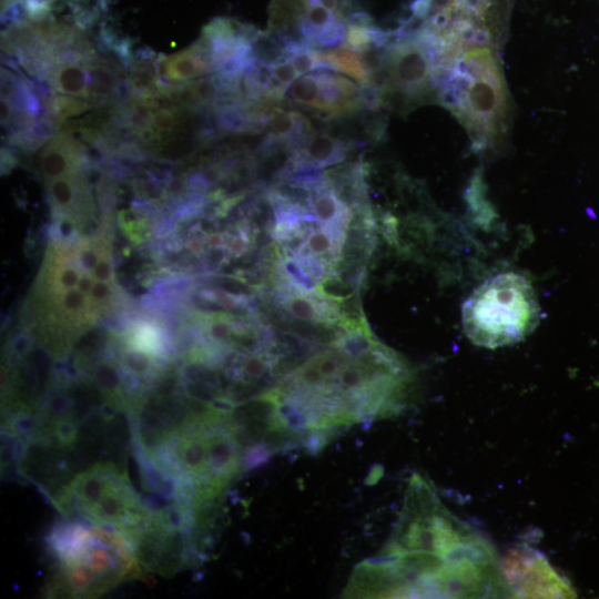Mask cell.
I'll return each instance as SVG.
<instances>
[{
	"label": "cell",
	"instance_id": "6da1fadb",
	"mask_svg": "<svg viewBox=\"0 0 599 599\" xmlns=\"http://www.w3.org/2000/svg\"><path fill=\"white\" fill-rule=\"evenodd\" d=\"M408 378L395 353L361 323H348L327 349L290 372L282 388L301 428L327 440L335 429L396 414Z\"/></svg>",
	"mask_w": 599,
	"mask_h": 599
},
{
	"label": "cell",
	"instance_id": "7a4b0ae2",
	"mask_svg": "<svg viewBox=\"0 0 599 599\" xmlns=\"http://www.w3.org/2000/svg\"><path fill=\"white\" fill-rule=\"evenodd\" d=\"M112 246L103 233H73L50 244L30 305L39 346L52 358H68L85 334L120 313Z\"/></svg>",
	"mask_w": 599,
	"mask_h": 599
},
{
	"label": "cell",
	"instance_id": "3957f363",
	"mask_svg": "<svg viewBox=\"0 0 599 599\" xmlns=\"http://www.w3.org/2000/svg\"><path fill=\"white\" fill-rule=\"evenodd\" d=\"M47 545L53 561L45 586L50 597L97 598L142 577L133 545L113 528L64 518Z\"/></svg>",
	"mask_w": 599,
	"mask_h": 599
},
{
	"label": "cell",
	"instance_id": "277c9868",
	"mask_svg": "<svg viewBox=\"0 0 599 599\" xmlns=\"http://www.w3.org/2000/svg\"><path fill=\"white\" fill-rule=\"evenodd\" d=\"M491 43L457 40L440 49L437 99L468 131L476 148L502 140L508 97Z\"/></svg>",
	"mask_w": 599,
	"mask_h": 599
},
{
	"label": "cell",
	"instance_id": "5b68a950",
	"mask_svg": "<svg viewBox=\"0 0 599 599\" xmlns=\"http://www.w3.org/2000/svg\"><path fill=\"white\" fill-rule=\"evenodd\" d=\"M52 501L65 519L113 528L131 544L154 509L138 493L125 468L108 460L77 473Z\"/></svg>",
	"mask_w": 599,
	"mask_h": 599
},
{
	"label": "cell",
	"instance_id": "8992f818",
	"mask_svg": "<svg viewBox=\"0 0 599 599\" xmlns=\"http://www.w3.org/2000/svg\"><path fill=\"white\" fill-rule=\"evenodd\" d=\"M539 304L529 281L517 273H500L480 284L461 306L468 338L486 348L515 344L539 322Z\"/></svg>",
	"mask_w": 599,
	"mask_h": 599
},
{
	"label": "cell",
	"instance_id": "52a82bcc",
	"mask_svg": "<svg viewBox=\"0 0 599 599\" xmlns=\"http://www.w3.org/2000/svg\"><path fill=\"white\" fill-rule=\"evenodd\" d=\"M439 53L428 31L404 37L386 47L383 102L415 108L437 98Z\"/></svg>",
	"mask_w": 599,
	"mask_h": 599
},
{
	"label": "cell",
	"instance_id": "ba28073f",
	"mask_svg": "<svg viewBox=\"0 0 599 599\" xmlns=\"http://www.w3.org/2000/svg\"><path fill=\"white\" fill-rule=\"evenodd\" d=\"M197 532L174 504L154 508L152 515L132 541L142 567L162 576H171L194 558Z\"/></svg>",
	"mask_w": 599,
	"mask_h": 599
},
{
	"label": "cell",
	"instance_id": "9c48e42d",
	"mask_svg": "<svg viewBox=\"0 0 599 599\" xmlns=\"http://www.w3.org/2000/svg\"><path fill=\"white\" fill-rule=\"evenodd\" d=\"M508 595L515 598H575L571 583L538 550L515 546L500 561Z\"/></svg>",
	"mask_w": 599,
	"mask_h": 599
},
{
	"label": "cell",
	"instance_id": "30bf717a",
	"mask_svg": "<svg viewBox=\"0 0 599 599\" xmlns=\"http://www.w3.org/2000/svg\"><path fill=\"white\" fill-rule=\"evenodd\" d=\"M285 97L293 104L326 120L351 115L365 105L361 87L329 71H312L297 78Z\"/></svg>",
	"mask_w": 599,
	"mask_h": 599
},
{
	"label": "cell",
	"instance_id": "8fae6325",
	"mask_svg": "<svg viewBox=\"0 0 599 599\" xmlns=\"http://www.w3.org/2000/svg\"><path fill=\"white\" fill-rule=\"evenodd\" d=\"M162 78L177 84L199 79L204 74L217 72L213 48L210 41L202 38L182 51L162 58L158 63Z\"/></svg>",
	"mask_w": 599,
	"mask_h": 599
},
{
	"label": "cell",
	"instance_id": "7c38bea8",
	"mask_svg": "<svg viewBox=\"0 0 599 599\" xmlns=\"http://www.w3.org/2000/svg\"><path fill=\"white\" fill-rule=\"evenodd\" d=\"M353 143L327 133H314L298 145L291 159L293 171H316L339 163L351 151Z\"/></svg>",
	"mask_w": 599,
	"mask_h": 599
}]
</instances>
